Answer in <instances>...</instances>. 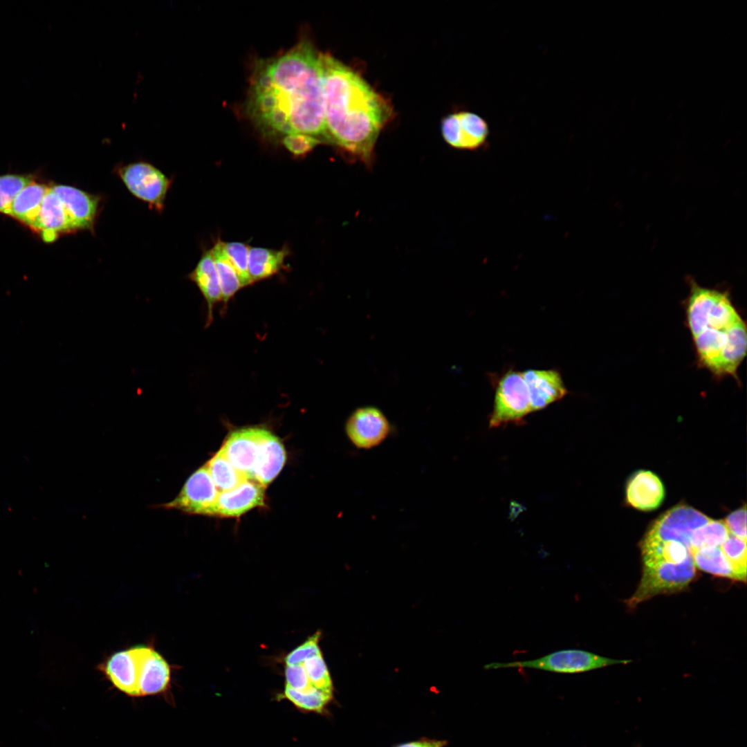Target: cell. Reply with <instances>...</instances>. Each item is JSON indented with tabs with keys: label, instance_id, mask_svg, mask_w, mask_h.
<instances>
[{
	"label": "cell",
	"instance_id": "1",
	"mask_svg": "<svg viewBox=\"0 0 747 747\" xmlns=\"http://www.w3.org/2000/svg\"><path fill=\"white\" fill-rule=\"evenodd\" d=\"M320 53L306 39L255 62L246 111L264 135L327 142Z\"/></svg>",
	"mask_w": 747,
	"mask_h": 747
},
{
	"label": "cell",
	"instance_id": "2",
	"mask_svg": "<svg viewBox=\"0 0 747 747\" xmlns=\"http://www.w3.org/2000/svg\"><path fill=\"white\" fill-rule=\"evenodd\" d=\"M320 59L328 143L369 164L393 107L349 66L328 53H321Z\"/></svg>",
	"mask_w": 747,
	"mask_h": 747
},
{
	"label": "cell",
	"instance_id": "3",
	"mask_svg": "<svg viewBox=\"0 0 747 747\" xmlns=\"http://www.w3.org/2000/svg\"><path fill=\"white\" fill-rule=\"evenodd\" d=\"M686 282L685 322L697 366L717 380L731 377L740 383L738 370L746 356L747 328L729 288L702 286L689 275Z\"/></svg>",
	"mask_w": 747,
	"mask_h": 747
},
{
	"label": "cell",
	"instance_id": "4",
	"mask_svg": "<svg viewBox=\"0 0 747 747\" xmlns=\"http://www.w3.org/2000/svg\"><path fill=\"white\" fill-rule=\"evenodd\" d=\"M248 479L259 482L277 458V437L263 427L241 428L229 434L220 449Z\"/></svg>",
	"mask_w": 747,
	"mask_h": 747
},
{
	"label": "cell",
	"instance_id": "5",
	"mask_svg": "<svg viewBox=\"0 0 747 747\" xmlns=\"http://www.w3.org/2000/svg\"><path fill=\"white\" fill-rule=\"evenodd\" d=\"M494 389L493 407L489 416V427H499L510 423L520 424L532 412L529 394L522 371L513 367L501 374H490Z\"/></svg>",
	"mask_w": 747,
	"mask_h": 747
},
{
	"label": "cell",
	"instance_id": "6",
	"mask_svg": "<svg viewBox=\"0 0 747 747\" xmlns=\"http://www.w3.org/2000/svg\"><path fill=\"white\" fill-rule=\"evenodd\" d=\"M629 662V660L612 659L582 649H569L555 651L532 660L492 662L486 664L484 668H531L557 673L574 674Z\"/></svg>",
	"mask_w": 747,
	"mask_h": 747
},
{
	"label": "cell",
	"instance_id": "7",
	"mask_svg": "<svg viewBox=\"0 0 747 747\" xmlns=\"http://www.w3.org/2000/svg\"><path fill=\"white\" fill-rule=\"evenodd\" d=\"M695 575V566L691 553L678 564L661 562L644 566L640 582L628 600L629 607L658 594L674 592L687 586Z\"/></svg>",
	"mask_w": 747,
	"mask_h": 747
},
{
	"label": "cell",
	"instance_id": "8",
	"mask_svg": "<svg viewBox=\"0 0 747 747\" xmlns=\"http://www.w3.org/2000/svg\"><path fill=\"white\" fill-rule=\"evenodd\" d=\"M117 174L127 190L136 198L161 211L171 180L159 169L147 162L120 167Z\"/></svg>",
	"mask_w": 747,
	"mask_h": 747
},
{
	"label": "cell",
	"instance_id": "9",
	"mask_svg": "<svg viewBox=\"0 0 747 747\" xmlns=\"http://www.w3.org/2000/svg\"><path fill=\"white\" fill-rule=\"evenodd\" d=\"M441 132L448 145L466 150L486 147L490 133L488 123L483 117L465 110L445 116L441 122Z\"/></svg>",
	"mask_w": 747,
	"mask_h": 747
},
{
	"label": "cell",
	"instance_id": "10",
	"mask_svg": "<svg viewBox=\"0 0 747 747\" xmlns=\"http://www.w3.org/2000/svg\"><path fill=\"white\" fill-rule=\"evenodd\" d=\"M219 492L204 465L190 475L178 495L164 507L189 514L215 515Z\"/></svg>",
	"mask_w": 747,
	"mask_h": 747
},
{
	"label": "cell",
	"instance_id": "11",
	"mask_svg": "<svg viewBox=\"0 0 747 747\" xmlns=\"http://www.w3.org/2000/svg\"><path fill=\"white\" fill-rule=\"evenodd\" d=\"M710 520L692 507L678 505L661 515L645 536L662 541L678 542L690 549V540L693 531Z\"/></svg>",
	"mask_w": 747,
	"mask_h": 747
},
{
	"label": "cell",
	"instance_id": "12",
	"mask_svg": "<svg viewBox=\"0 0 747 747\" xmlns=\"http://www.w3.org/2000/svg\"><path fill=\"white\" fill-rule=\"evenodd\" d=\"M390 431L389 423L378 408L367 406L356 409L346 423V432L358 448L370 449L381 443Z\"/></svg>",
	"mask_w": 747,
	"mask_h": 747
},
{
	"label": "cell",
	"instance_id": "13",
	"mask_svg": "<svg viewBox=\"0 0 747 747\" xmlns=\"http://www.w3.org/2000/svg\"><path fill=\"white\" fill-rule=\"evenodd\" d=\"M132 648L138 665L140 696L167 692L171 685L172 667L165 658L149 645Z\"/></svg>",
	"mask_w": 747,
	"mask_h": 747
},
{
	"label": "cell",
	"instance_id": "14",
	"mask_svg": "<svg viewBox=\"0 0 747 747\" xmlns=\"http://www.w3.org/2000/svg\"><path fill=\"white\" fill-rule=\"evenodd\" d=\"M50 187L61 200L72 229L93 232L99 212L100 196L69 185Z\"/></svg>",
	"mask_w": 747,
	"mask_h": 747
},
{
	"label": "cell",
	"instance_id": "15",
	"mask_svg": "<svg viewBox=\"0 0 747 747\" xmlns=\"http://www.w3.org/2000/svg\"><path fill=\"white\" fill-rule=\"evenodd\" d=\"M530 398L531 410L538 411L569 394L558 369H528L522 371Z\"/></svg>",
	"mask_w": 747,
	"mask_h": 747
},
{
	"label": "cell",
	"instance_id": "16",
	"mask_svg": "<svg viewBox=\"0 0 747 747\" xmlns=\"http://www.w3.org/2000/svg\"><path fill=\"white\" fill-rule=\"evenodd\" d=\"M111 683L131 697H140L138 665L132 647L116 652L98 666Z\"/></svg>",
	"mask_w": 747,
	"mask_h": 747
},
{
	"label": "cell",
	"instance_id": "17",
	"mask_svg": "<svg viewBox=\"0 0 747 747\" xmlns=\"http://www.w3.org/2000/svg\"><path fill=\"white\" fill-rule=\"evenodd\" d=\"M265 488L259 483L247 479L232 490L220 492L215 515L239 517L254 508L264 505Z\"/></svg>",
	"mask_w": 747,
	"mask_h": 747
},
{
	"label": "cell",
	"instance_id": "18",
	"mask_svg": "<svg viewBox=\"0 0 747 747\" xmlns=\"http://www.w3.org/2000/svg\"><path fill=\"white\" fill-rule=\"evenodd\" d=\"M626 501L631 507L643 511L658 508L665 497V488L660 478L649 470L635 472L626 485Z\"/></svg>",
	"mask_w": 747,
	"mask_h": 747
},
{
	"label": "cell",
	"instance_id": "19",
	"mask_svg": "<svg viewBox=\"0 0 747 747\" xmlns=\"http://www.w3.org/2000/svg\"><path fill=\"white\" fill-rule=\"evenodd\" d=\"M188 278L195 284L203 295L207 306L206 326L213 320L214 306L222 302V295L215 264L211 249L202 254Z\"/></svg>",
	"mask_w": 747,
	"mask_h": 747
},
{
	"label": "cell",
	"instance_id": "20",
	"mask_svg": "<svg viewBox=\"0 0 747 747\" xmlns=\"http://www.w3.org/2000/svg\"><path fill=\"white\" fill-rule=\"evenodd\" d=\"M31 227L40 231L47 242L54 241L60 232L73 230L61 200L51 187L44 196Z\"/></svg>",
	"mask_w": 747,
	"mask_h": 747
},
{
	"label": "cell",
	"instance_id": "21",
	"mask_svg": "<svg viewBox=\"0 0 747 747\" xmlns=\"http://www.w3.org/2000/svg\"><path fill=\"white\" fill-rule=\"evenodd\" d=\"M288 254L287 248L275 250L250 247L248 255V273L252 284L277 274L283 267Z\"/></svg>",
	"mask_w": 747,
	"mask_h": 747
},
{
	"label": "cell",
	"instance_id": "22",
	"mask_svg": "<svg viewBox=\"0 0 747 747\" xmlns=\"http://www.w3.org/2000/svg\"><path fill=\"white\" fill-rule=\"evenodd\" d=\"M640 548L644 566L661 562L681 563L690 554V549L682 543L647 536L643 540Z\"/></svg>",
	"mask_w": 747,
	"mask_h": 747
},
{
	"label": "cell",
	"instance_id": "23",
	"mask_svg": "<svg viewBox=\"0 0 747 747\" xmlns=\"http://www.w3.org/2000/svg\"><path fill=\"white\" fill-rule=\"evenodd\" d=\"M49 188L44 184L33 181L15 197L10 215L31 227Z\"/></svg>",
	"mask_w": 747,
	"mask_h": 747
},
{
	"label": "cell",
	"instance_id": "24",
	"mask_svg": "<svg viewBox=\"0 0 747 747\" xmlns=\"http://www.w3.org/2000/svg\"><path fill=\"white\" fill-rule=\"evenodd\" d=\"M211 252L219 280L222 302L226 304L243 286L227 255L224 241L219 239L211 248Z\"/></svg>",
	"mask_w": 747,
	"mask_h": 747
},
{
	"label": "cell",
	"instance_id": "25",
	"mask_svg": "<svg viewBox=\"0 0 747 747\" xmlns=\"http://www.w3.org/2000/svg\"><path fill=\"white\" fill-rule=\"evenodd\" d=\"M695 566L714 575L739 580L730 563L718 546L690 551Z\"/></svg>",
	"mask_w": 747,
	"mask_h": 747
},
{
	"label": "cell",
	"instance_id": "26",
	"mask_svg": "<svg viewBox=\"0 0 747 747\" xmlns=\"http://www.w3.org/2000/svg\"><path fill=\"white\" fill-rule=\"evenodd\" d=\"M205 465L219 492L232 490L247 479L243 473L231 464L221 450Z\"/></svg>",
	"mask_w": 747,
	"mask_h": 747
},
{
	"label": "cell",
	"instance_id": "27",
	"mask_svg": "<svg viewBox=\"0 0 747 747\" xmlns=\"http://www.w3.org/2000/svg\"><path fill=\"white\" fill-rule=\"evenodd\" d=\"M277 698L287 700L303 712L321 713L331 700L332 694L316 688L301 692L285 685L283 692Z\"/></svg>",
	"mask_w": 747,
	"mask_h": 747
},
{
	"label": "cell",
	"instance_id": "28",
	"mask_svg": "<svg viewBox=\"0 0 747 747\" xmlns=\"http://www.w3.org/2000/svg\"><path fill=\"white\" fill-rule=\"evenodd\" d=\"M728 533L723 521L711 519L693 531L690 540V551L721 546Z\"/></svg>",
	"mask_w": 747,
	"mask_h": 747
},
{
	"label": "cell",
	"instance_id": "29",
	"mask_svg": "<svg viewBox=\"0 0 747 747\" xmlns=\"http://www.w3.org/2000/svg\"><path fill=\"white\" fill-rule=\"evenodd\" d=\"M720 546L722 552L739 577V581L746 582V542L728 533L726 539Z\"/></svg>",
	"mask_w": 747,
	"mask_h": 747
},
{
	"label": "cell",
	"instance_id": "30",
	"mask_svg": "<svg viewBox=\"0 0 747 747\" xmlns=\"http://www.w3.org/2000/svg\"><path fill=\"white\" fill-rule=\"evenodd\" d=\"M302 665L313 687L332 694V680L322 654L305 660Z\"/></svg>",
	"mask_w": 747,
	"mask_h": 747
},
{
	"label": "cell",
	"instance_id": "31",
	"mask_svg": "<svg viewBox=\"0 0 747 747\" xmlns=\"http://www.w3.org/2000/svg\"><path fill=\"white\" fill-rule=\"evenodd\" d=\"M32 181V178L26 176H0V212L10 215L11 204L15 197Z\"/></svg>",
	"mask_w": 747,
	"mask_h": 747
},
{
	"label": "cell",
	"instance_id": "32",
	"mask_svg": "<svg viewBox=\"0 0 747 747\" xmlns=\"http://www.w3.org/2000/svg\"><path fill=\"white\" fill-rule=\"evenodd\" d=\"M227 255L237 271L243 288L252 284L248 273L250 246L242 242H224Z\"/></svg>",
	"mask_w": 747,
	"mask_h": 747
},
{
	"label": "cell",
	"instance_id": "33",
	"mask_svg": "<svg viewBox=\"0 0 747 747\" xmlns=\"http://www.w3.org/2000/svg\"><path fill=\"white\" fill-rule=\"evenodd\" d=\"M320 636V632L317 631L308 637L302 644L289 652L284 658L286 665L302 664L309 658L321 655L318 644Z\"/></svg>",
	"mask_w": 747,
	"mask_h": 747
},
{
	"label": "cell",
	"instance_id": "34",
	"mask_svg": "<svg viewBox=\"0 0 747 747\" xmlns=\"http://www.w3.org/2000/svg\"><path fill=\"white\" fill-rule=\"evenodd\" d=\"M286 685L294 690L308 692L315 688L311 685L302 664L286 665Z\"/></svg>",
	"mask_w": 747,
	"mask_h": 747
},
{
	"label": "cell",
	"instance_id": "35",
	"mask_svg": "<svg viewBox=\"0 0 747 747\" xmlns=\"http://www.w3.org/2000/svg\"><path fill=\"white\" fill-rule=\"evenodd\" d=\"M723 522L729 533L746 542V509L745 506L732 512Z\"/></svg>",
	"mask_w": 747,
	"mask_h": 747
},
{
	"label": "cell",
	"instance_id": "36",
	"mask_svg": "<svg viewBox=\"0 0 747 747\" xmlns=\"http://www.w3.org/2000/svg\"><path fill=\"white\" fill-rule=\"evenodd\" d=\"M444 741H415L402 744L398 747H443Z\"/></svg>",
	"mask_w": 747,
	"mask_h": 747
}]
</instances>
